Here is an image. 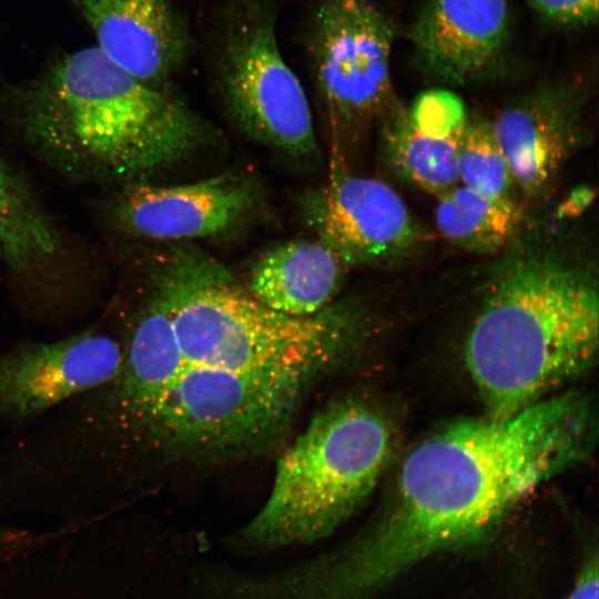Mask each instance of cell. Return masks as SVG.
Returning <instances> with one entry per match:
<instances>
[{"label":"cell","instance_id":"14","mask_svg":"<svg viewBox=\"0 0 599 599\" xmlns=\"http://www.w3.org/2000/svg\"><path fill=\"white\" fill-rule=\"evenodd\" d=\"M343 261L322 241H292L267 250L254 264L248 293L293 316L324 309L338 290Z\"/></svg>","mask_w":599,"mask_h":599},{"label":"cell","instance_id":"18","mask_svg":"<svg viewBox=\"0 0 599 599\" xmlns=\"http://www.w3.org/2000/svg\"><path fill=\"white\" fill-rule=\"evenodd\" d=\"M407 111L417 129L436 136L461 133L468 118L460 99L446 90L424 92Z\"/></svg>","mask_w":599,"mask_h":599},{"label":"cell","instance_id":"6","mask_svg":"<svg viewBox=\"0 0 599 599\" xmlns=\"http://www.w3.org/2000/svg\"><path fill=\"white\" fill-rule=\"evenodd\" d=\"M213 71L226 110L243 131L297 159L317 153L308 100L277 42L274 0L226 1Z\"/></svg>","mask_w":599,"mask_h":599},{"label":"cell","instance_id":"10","mask_svg":"<svg viewBox=\"0 0 599 599\" xmlns=\"http://www.w3.org/2000/svg\"><path fill=\"white\" fill-rule=\"evenodd\" d=\"M572 82L538 88L489 121L516 186L530 200L544 197L586 135L585 94Z\"/></svg>","mask_w":599,"mask_h":599},{"label":"cell","instance_id":"3","mask_svg":"<svg viewBox=\"0 0 599 599\" xmlns=\"http://www.w3.org/2000/svg\"><path fill=\"white\" fill-rule=\"evenodd\" d=\"M22 122L59 160L132 179L182 160L206 142V123L98 47L64 55L28 91Z\"/></svg>","mask_w":599,"mask_h":599},{"label":"cell","instance_id":"19","mask_svg":"<svg viewBox=\"0 0 599 599\" xmlns=\"http://www.w3.org/2000/svg\"><path fill=\"white\" fill-rule=\"evenodd\" d=\"M545 19L569 27H588L598 21V0H527Z\"/></svg>","mask_w":599,"mask_h":599},{"label":"cell","instance_id":"12","mask_svg":"<svg viewBox=\"0 0 599 599\" xmlns=\"http://www.w3.org/2000/svg\"><path fill=\"white\" fill-rule=\"evenodd\" d=\"M98 48L139 80L159 87L184 64L187 27L169 0H72Z\"/></svg>","mask_w":599,"mask_h":599},{"label":"cell","instance_id":"8","mask_svg":"<svg viewBox=\"0 0 599 599\" xmlns=\"http://www.w3.org/2000/svg\"><path fill=\"white\" fill-rule=\"evenodd\" d=\"M122 356V336L95 328L0 353V423L16 429L34 422L108 382Z\"/></svg>","mask_w":599,"mask_h":599},{"label":"cell","instance_id":"1","mask_svg":"<svg viewBox=\"0 0 599 599\" xmlns=\"http://www.w3.org/2000/svg\"><path fill=\"white\" fill-rule=\"evenodd\" d=\"M596 440L595 406L579 392L439 428L405 458L386 510L343 562L336 595L359 599L430 555L485 540L540 486L588 460Z\"/></svg>","mask_w":599,"mask_h":599},{"label":"cell","instance_id":"11","mask_svg":"<svg viewBox=\"0 0 599 599\" xmlns=\"http://www.w3.org/2000/svg\"><path fill=\"white\" fill-rule=\"evenodd\" d=\"M509 37L507 0H426L409 32L422 70L459 85L498 74Z\"/></svg>","mask_w":599,"mask_h":599},{"label":"cell","instance_id":"17","mask_svg":"<svg viewBox=\"0 0 599 599\" xmlns=\"http://www.w3.org/2000/svg\"><path fill=\"white\" fill-rule=\"evenodd\" d=\"M457 167L461 185L493 197H511L516 183L489 121L467 118L458 141Z\"/></svg>","mask_w":599,"mask_h":599},{"label":"cell","instance_id":"7","mask_svg":"<svg viewBox=\"0 0 599 599\" xmlns=\"http://www.w3.org/2000/svg\"><path fill=\"white\" fill-rule=\"evenodd\" d=\"M394 28L368 0H323L309 33L318 95L335 132L383 119L396 103L390 79Z\"/></svg>","mask_w":599,"mask_h":599},{"label":"cell","instance_id":"16","mask_svg":"<svg viewBox=\"0 0 599 599\" xmlns=\"http://www.w3.org/2000/svg\"><path fill=\"white\" fill-rule=\"evenodd\" d=\"M382 121L384 153L396 173L436 195L458 184L457 150L461 133L451 136L425 133L400 106Z\"/></svg>","mask_w":599,"mask_h":599},{"label":"cell","instance_id":"9","mask_svg":"<svg viewBox=\"0 0 599 599\" xmlns=\"http://www.w3.org/2000/svg\"><path fill=\"white\" fill-rule=\"evenodd\" d=\"M312 215L319 241L345 265L393 262L423 240L422 229L389 185L338 165L316 196Z\"/></svg>","mask_w":599,"mask_h":599},{"label":"cell","instance_id":"20","mask_svg":"<svg viewBox=\"0 0 599 599\" xmlns=\"http://www.w3.org/2000/svg\"><path fill=\"white\" fill-rule=\"evenodd\" d=\"M598 556L593 552L583 564L568 599H598Z\"/></svg>","mask_w":599,"mask_h":599},{"label":"cell","instance_id":"4","mask_svg":"<svg viewBox=\"0 0 599 599\" xmlns=\"http://www.w3.org/2000/svg\"><path fill=\"white\" fill-rule=\"evenodd\" d=\"M159 290L170 311L175 361L201 370L316 379L363 337L356 312L325 307L293 316L275 311L197 253L175 256Z\"/></svg>","mask_w":599,"mask_h":599},{"label":"cell","instance_id":"2","mask_svg":"<svg viewBox=\"0 0 599 599\" xmlns=\"http://www.w3.org/2000/svg\"><path fill=\"white\" fill-rule=\"evenodd\" d=\"M598 345L596 260L548 230H520L488 276L465 343L485 415L554 395L591 367Z\"/></svg>","mask_w":599,"mask_h":599},{"label":"cell","instance_id":"5","mask_svg":"<svg viewBox=\"0 0 599 599\" xmlns=\"http://www.w3.org/2000/svg\"><path fill=\"white\" fill-rule=\"evenodd\" d=\"M392 438L387 419L364 402L342 399L323 408L280 457L245 540L288 546L331 535L373 491Z\"/></svg>","mask_w":599,"mask_h":599},{"label":"cell","instance_id":"15","mask_svg":"<svg viewBox=\"0 0 599 599\" xmlns=\"http://www.w3.org/2000/svg\"><path fill=\"white\" fill-rule=\"evenodd\" d=\"M435 221L453 244L476 254H494L521 230L522 211L512 197H493L455 185L438 195Z\"/></svg>","mask_w":599,"mask_h":599},{"label":"cell","instance_id":"13","mask_svg":"<svg viewBox=\"0 0 599 599\" xmlns=\"http://www.w3.org/2000/svg\"><path fill=\"white\" fill-rule=\"evenodd\" d=\"M257 195L253 181L235 173L180 185L144 184L124 196L120 217L131 231L150 238L203 237L243 219Z\"/></svg>","mask_w":599,"mask_h":599}]
</instances>
